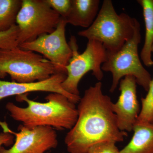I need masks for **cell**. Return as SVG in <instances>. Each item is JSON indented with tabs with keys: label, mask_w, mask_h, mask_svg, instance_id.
Instances as JSON below:
<instances>
[{
	"label": "cell",
	"mask_w": 153,
	"mask_h": 153,
	"mask_svg": "<svg viewBox=\"0 0 153 153\" xmlns=\"http://www.w3.org/2000/svg\"><path fill=\"white\" fill-rule=\"evenodd\" d=\"M72 55L66 66L67 76L61 84L66 92L72 95L79 96L78 85L83 76L89 71L99 81L103 77L102 64L107 59L108 53L103 45L94 40H88L84 52L79 53L76 38L71 36L69 41Z\"/></svg>",
	"instance_id": "cell-6"
},
{
	"label": "cell",
	"mask_w": 153,
	"mask_h": 153,
	"mask_svg": "<svg viewBox=\"0 0 153 153\" xmlns=\"http://www.w3.org/2000/svg\"><path fill=\"white\" fill-rule=\"evenodd\" d=\"M67 25L66 19L61 17L53 33L42 35L31 42L22 43L19 47L41 54L60 71L66 73V66L72 55V50L66 38Z\"/></svg>",
	"instance_id": "cell-8"
},
{
	"label": "cell",
	"mask_w": 153,
	"mask_h": 153,
	"mask_svg": "<svg viewBox=\"0 0 153 153\" xmlns=\"http://www.w3.org/2000/svg\"><path fill=\"white\" fill-rule=\"evenodd\" d=\"M128 144L120 153H153V123H136Z\"/></svg>",
	"instance_id": "cell-13"
},
{
	"label": "cell",
	"mask_w": 153,
	"mask_h": 153,
	"mask_svg": "<svg viewBox=\"0 0 153 153\" xmlns=\"http://www.w3.org/2000/svg\"><path fill=\"white\" fill-rule=\"evenodd\" d=\"M138 22L125 13L118 14L112 1L104 0L92 25L77 34L88 40L98 41L108 54H113L132 37Z\"/></svg>",
	"instance_id": "cell-3"
},
{
	"label": "cell",
	"mask_w": 153,
	"mask_h": 153,
	"mask_svg": "<svg viewBox=\"0 0 153 153\" xmlns=\"http://www.w3.org/2000/svg\"><path fill=\"white\" fill-rule=\"evenodd\" d=\"M112 103L102 92L101 82L85 90L78 103L77 120L65 138L68 152L87 153L98 143L123 141L128 133L119 128Z\"/></svg>",
	"instance_id": "cell-1"
},
{
	"label": "cell",
	"mask_w": 153,
	"mask_h": 153,
	"mask_svg": "<svg viewBox=\"0 0 153 153\" xmlns=\"http://www.w3.org/2000/svg\"><path fill=\"white\" fill-rule=\"evenodd\" d=\"M66 76V73L59 72L43 81L28 83L9 82L0 79V100L12 96H17L35 91H45L63 94L76 104L80 100V97L68 93L61 86Z\"/></svg>",
	"instance_id": "cell-11"
},
{
	"label": "cell",
	"mask_w": 153,
	"mask_h": 153,
	"mask_svg": "<svg viewBox=\"0 0 153 153\" xmlns=\"http://www.w3.org/2000/svg\"><path fill=\"white\" fill-rule=\"evenodd\" d=\"M0 126L4 132L16 136L13 146L7 149L2 147L0 153H45L58 145L57 134L55 129L48 126L27 127L21 125L19 132L12 131L5 122L0 121Z\"/></svg>",
	"instance_id": "cell-9"
},
{
	"label": "cell",
	"mask_w": 153,
	"mask_h": 153,
	"mask_svg": "<svg viewBox=\"0 0 153 153\" xmlns=\"http://www.w3.org/2000/svg\"><path fill=\"white\" fill-rule=\"evenodd\" d=\"M148 93L144 98H141L142 107L136 123L151 122L153 116V77L152 78Z\"/></svg>",
	"instance_id": "cell-16"
},
{
	"label": "cell",
	"mask_w": 153,
	"mask_h": 153,
	"mask_svg": "<svg viewBox=\"0 0 153 153\" xmlns=\"http://www.w3.org/2000/svg\"><path fill=\"white\" fill-rule=\"evenodd\" d=\"M99 0H71V7L65 18L67 24L87 29L90 27L99 11Z\"/></svg>",
	"instance_id": "cell-12"
},
{
	"label": "cell",
	"mask_w": 153,
	"mask_h": 153,
	"mask_svg": "<svg viewBox=\"0 0 153 153\" xmlns=\"http://www.w3.org/2000/svg\"><path fill=\"white\" fill-rule=\"evenodd\" d=\"M116 143L107 141L96 144L89 148L87 153H120Z\"/></svg>",
	"instance_id": "cell-19"
},
{
	"label": "cell",
	"mask_w": 153,
	"mask_h": 153,
	"mask_svg": "<svg viewBox=\"0 0 153 153\" xmlns=\"http://www.w3.org/2000/svg\"><path fill=\"white\" fill-rule=\"evenodd\" d=\"M45 99L46 102H40L30 99L28 94L17 96V101H25L27 106L21 107L9 102L6 108L12 118L27 127L48 126L59 130L71 129L78 117L76 104L59 93H50Z\"/></svg>",
	"instance_id": "cell-2"
},
{
	"label": "cell",
	"mask_w": 153,
	"mask_h": 153,
	"mask_svg": "<svg viewBox=\"0 0 153 153\" xmlns=\"http://www.w3.org/2000/svg\"><path fill=\"white\" fill-rule=\"evenodd\" d=\"M59 72H63L36 52L19 46L0 49V79L9 75L12 81L28 83L43 81Z\"/></svg>",
	"instance_id": "cell-4"
},
{
	"label": "cell",
	"mask_w": 153,
	"mask_h": 153,
	"mask_svg": "<svg viewBox=\"0 0 153 153\" xmlns=\"http://www.w3.org/2000/svg\"><path fill=\"white\" fill-rule=\"evenodd\" d=\"M14 136L10 133L4 132L0 133V149L3 145L9 146L13 145L14 142Z\"/></svg>",
	"instance_id": "cell-20"
},
{
	"label": "cell",
	"mask_w": 153,
	"mask_h": 153,
	"mask_svg": "<svg viewBox=\"0 0 153 153\" xmlns=\"http://www.w3.org/2000/svg\"><path fill=\"white\" fill-rule=\"evenodd\" d=\"M19 28L16 25L6 32H0V49H10L19 46Z\"/></svg>",
	"instance_id": "cell-17"
},
{
	"label": "cell",
	"mask_w": 153,
	"mask_h": 153,
	"mask_svg": "<svg viewBox=\"0 0 153 153\" xmlns=\"http://www.w3.org/2000/svg\"><path fill=\"white\" fill-rule=\"evenodd\" d=\"M152 53H153V44L152 47Z\"/></svg>",
	"instance_id": "cell-21"
},
{
	"label": "cell",
	"mask_w": 153,
	"mask_h": 153,
	"mask_svg": "<svg viewBox=\"0 0 153 153\" xmlns=\"http://www.w3.org/2000/svg\"><path fill=\"white\" fill-rule=\"evenodd\" d=\"M137 1L142 7L146 29L144 43L140 57L145 66L150 67L153 65L152 57L153 44V0H138Z\"/></svg>",
	"instance_id": "cell-14"
},
{
	"label": "cell",
	"mask_w": 153,
	"mask_h": 153,
	"mask_svg": "<svg viewBox=\"0 0 153 153\" xmlns=\"http://www.w3.org/2000/svg\"><path fill=\"white\" fill-rule=\"evenodd\" d=\"M54 11L65 19L68 16L71 7V0H45Z\"/></svg>",
	"instance_id": "cell-18"
},
{
	"label": "cell",
	"mask_w": 153,
	"mask_h": 153,
	"mask_svg": "<svg viewBox=\"0 0 153 153\" xmlns=\"http://www.w3.org/2000/svg\"><path fill=\"white\" fill-rule=\"evenodd\" d=\"M140 25L137 23L132 37L120 50L113 54H108L107 59L101 66L102 71L110 72L112 76L109 91L114 92L121 79L131 76L138 84L147 91L152 79L149 72L141 62L138 53L139 44L141 40Z\"/></svg>",
	"instance_id": "cell-5"
},
{
	"label": "cell",
	"mask_w": 153,
	"mask_h": 153,
	"mask_svg": "<svg viewBox=\"0 0 153 153\" xmlns=\"http://www.w3.org/2000/svg\"><path fill=\"white\" fill-rule=\"evenodd\" d=\"M60 19V15L45 0H22L16 19V25L19 28L18 45L53 33Z\"/></svg>",
	"instance_id": "cell-7"
},
{
	"label": "cell",
	"mask_w": 153,
	"mask_h": 153,
	"mask_svg": "<svg viewBox=\"0 0 153 153\" xmlns=\"http://www.w3.org/2000/svg\"><path fill=\"white\" fill-rule=\"evenodd\" d=\"M151 122L153 123V116L152 119V122Z\"/></svg>",
	"instance_id": "cell-22"
},
{
	"label": "cell",
	"mask_w": 153,
	"mask_h": 153,
	"mask_svg": "<svg viewBox=\"0 0 153 153\" xmlns=\"http://www.w3.org/2000/svg\"><path fill=\"white\" fill-rule=\"evenodd\" d=\"M120 94L117 101L113 102L112 109L115 114L119 128L131 132L140 111L137 94V84L134 76H126L119 82Z\"/></svg>",
	"instance_id": "cell-10"
},
{
	"label": "cell",
	"mask_w": 153,
	"mask_h": 153,
	"mask_svg": "<svg viewBox=\"0 0 153 153\" xmlns=\"http://www.w3.org/2000/svg\"><path fill=\"white\" fill-rule=\"evenodd\" d=\"M22 0H0V32H6L16 25Z\"/></svg>",
	"instance_id": "cell-15"
}]
</instances>
